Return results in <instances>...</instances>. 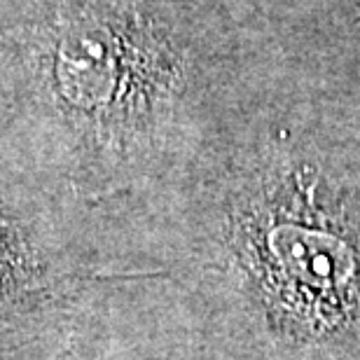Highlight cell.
I'll use <instances>...</instances> for the list:
<instances>
[{"instance_id": "obj_1", "label": "cell", "mask_w": 360, "mask_h": 360, "mask_svg": "<svg viewBox=\"0 0 360 360\" xmlns=\"http://www.w3.org/2000/svg\"><path fill=\"white\" fill-rule=\"evenodd\" d=\"M105 283L98 248L73 204L0 178V360H42L77 340L94 290Z\"/></svg>"}]
</instances>
